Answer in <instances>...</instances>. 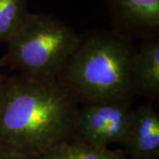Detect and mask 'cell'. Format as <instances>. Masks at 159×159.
Segmentation results:
<instances>
[{
  "label": "cell",
  "mask_w": 159,
  "mask_h": 159,
  "mask_svg": "<svg viewBox=\"0 0 159 159\" xmlns=\"http://www.w3.org/2000/svg\"><path fill=\"white\" fill-rule=\"evenodd\" d=\"M79 106L59 80L6 77L0 86V150L38 157L71 139Z\"/></svg>",
  "instance_id": "obj_1"
},
{
  "label": "cell",
  "mask_w": 159,
  "mask_h": 159,
  "mask_svg": "<svg viewBox=\"0 0 159 159\" xmlns=\"http://www.w3.org/2000/svg\"><path fill=\"white\" fill-rule=\"evenodd\" d=\"M132 40L115 30H94L80 42L58 79L80 103L131 102Z\"/></svg>",
  "instance_id": "obj_2"
},
{
  "label": "cell",
  "mask_w": 159,
  "mask_h": 159,
  "mask_svg": "<svg viewBox=\"0 0 159 159\" xmlns=\"http://www.w3.org/2000/svg\"><path fill=\"white\" fill-rule=\"evenodd\" d=\"M80 42V36L67 24L50 14L30 11L7 43L1 62L20 75L55 80Z\"/></svg>",
  "instance_id": "obj_3"
},
{
  "label": "cell",
  "mask_w": 159,
  "mask_h": 159,
  "mask_svg": "<svg viewBox=\"0 0 159 159\" xmlns=\"http://www.w3.org/2000/svg\"><path fill=\"white\" fill-rule=\"evenodd\" d=\"M131 102H83L78 108L71 139L97 148L123 145L130 125Z\"/></svg>",
  "instance_id": "obj_4"
},
{
  "label": "cell",
  "mask_w": 159,
  "mask_h": 159,
  "mask_svg": "<svg viewBox=\"0 0 159 159\" xmlns=\"http://www.w3.org/2000/svg\"><path fill=\"white\" fill-rule=\"evenodd\" d=\"M113 30L133 38L158 35L159 0H108Z\"/></svg>",
  "instance_id": "obj_5"
},
{
  "label": "cell",
  "mask_w": 159,
  "mask_h": 159,
  "mask_svg": "<svg viewBox=\"0 0 159 159\" xmlns=\"http://www.w3.org/2000/svg\"><path fill=\"white\" fill-rule=\"evenodd\" d=\"M123 145L131 159L159 158V114L151 102L133 111Z\"/></svg>",
  "instance_id": "obj_6"
},
{
  "label": "cell",
  "mask_w": 159,
  "mask_h": 159,
  "mask_svg": "<svg viewBox=\"0 0 159 159\" xmlns=\"http://www.w3.org/2000/svg\"><path fill=\"white\" fill-rule=\"evenodd\" d=\"M132 86L134 95L159 98V39L158 35L142 39L132 64Z\"/></svg>",
  "instance_id": "obj_7"
},
{
  "label": "cell",
  "mask_w": 159,
  "mask_h": 159,
  "mask_svg": "<svg viewBox=\"0 0 159 159\" xmlns=\"http://www.w3.org/2000/svg\"><path fill=\"white\" fill-rule=\"evenodd\" d=\"M35 159H125L123 150L97 148L69 139L50 148Z\"/></svg>",
  "instance_id": "obj_8"
},
{
  "label": "cell",
  "mask_w": 159,
  "mask_h": 159,
  "mask_svg": "<svg viewBox=\"0 0 159 159\" xmlns=\"http://www.w3.org/2000/svg\"><path fill=\"white\" fill-rule=\"evenodd\" d=\"M29 12L27 0H0V43L9 42Z\"/></svg>",
  "instance_id": "obj_9"
},
{
  "label": "cell",
  "mask_w": 159,
  "mask_h": 159,
  "mask_svg": "<svg viewBox=\"0 0 159 159\" xmlns=\"http://www.w3.org/2000/svg\"><path fill=\"white\" fill-rule=\"evenodd\" d=\"M0 159H32L27 157H23L20 155L17 154L10 153V152H6L3 150H0Z\"/></svg>",
  "instance_id": "obj_10"
},
{
  "label": "cell",
  "mask_w": 159,
  "mask_h": 159,
  "mask_svg": "<svg viewBox=\"0 0 159 159\" xmlns=\"http://www.w3.org/2000/svg\"><path fill=\"white\" fill-rule=\"evenodd\" d=\"M6 77L5 76V75H3L2 74H0V83H1L2 81H4V80H6Z\"/></svg>",
  "instance_id": "obj_11"
},
{
  "label": "cell",
  "mask_w": 159,
  "mask_h": 159,
  "mask_svg": "<svg viewBox=\"0 0 159 159\" xmlns=\"http://www.w3.org/2000/svg\"><path fill=\"white\" fill-rule=\"evenodd\" d=\"M2 82H3V81H2ZM2 82H1V83H0V86H1V84H2Z\"/></svg>",
  "instance_id": "obj_12"
}]
</instances>
